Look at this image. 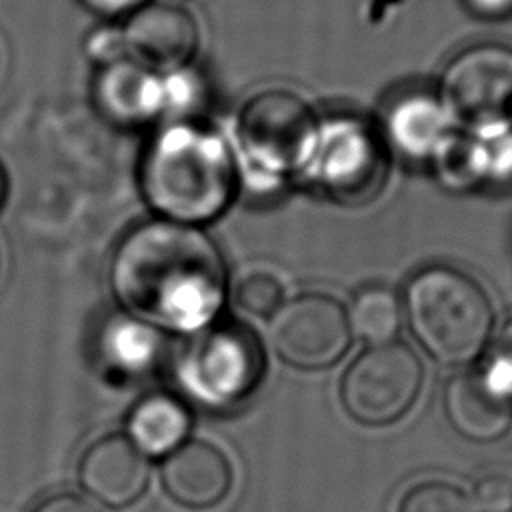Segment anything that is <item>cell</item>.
<instances>
[{
	"instance_id": "cell-1",
	"label": "cell",
	"mask_w": 512,
	"mask_h": 512,
	"mask_svg": "<svg viewBox=\"0 0 512 512\" xmlns=\"http://www.w3.org/2000/svg\"><path fill=\"white\" fill-rule=\"evenodd\" d=\"M108 282L128 314L156 328L200 332L226 300L228 272L202 228L154 218L120 238Z\"/></svg>"
},
{
	"instance_id": "cell-2",
	"label": "cell",
	"mask_w": 512,
	"mask_h": 512,
	"mask_svg": "<svg viewBox=\"0 0 512 512\" xmlns=\"http://www.w3.org/2000/svg\"><path fill=\"white\" fill-rule=\"evenodd\" d=\"M138 186L150 210L170 222L198 226L220 218L238 188L230 146L196 122H170L142 152Z\"/></svg>"
},
{
	"instance_id": "cell-3",
	"label": "cell",
	"mask_w": 512,
	"mask_h": 512,
	"mask_svg": "<svg viewBox=\"0 0 512 512\" xmlns=\"http://www.w3.org/2000/svg\"><path fill=\"white\" fill-rule=\"evenodd\" d=\"M404 316L424 352L448 366L476 360L494 326L486 290L452 266H428L408 282Z\"/></svg>"
},
{
	"instance_id": "cell-4",
	"label": "cell",
	"mask_w": 512,
	"mask_h": 512,
	"mask_svg": "<svg viewBox=\"0 0 512 512\" xmlns=\"http://www.w3.org/2000/svg\"><path fill=\"white\" fill-rule=\"evenodd\" d=\"M320 122L294 92L272 88L254 94L236 118V142L256 184L270 190L302 174L312 158Z\"/></svg>"
},
{
	"instance_id": "cell-5",
	"label": "cell",
	"mask_w": 512,
	"mask_h": 512,
	"mask_svg": "<svg viewBox=\"0 0 512 512\" xmlns=\"http://www.w3.org/2000/svg\"><path fill=\"white\" fill-rule=\"evenodd\" d=\"M302 174L330 200L358 208L382 194L388 180V154L370 124L338 116L320 122L312 158Z\"/></svg>"
},
{
	"instance_id": "cell-6",
	"label": "cell",
	"mask_w": 512,
	"mask_h": 512,
	"mask_svg": "<svg viewBox=\"0 0 512 512\" xmlns=\"http://www.w3.org/2000/svg\"><path fill=\"white\" fill-rule=\"evenodd\" d=\"M424 384V366L404 342L364 348L342 372L338 396L358 424L380 428L404 418Z\"/></svg>"
},
{
	"instance_id": "cell-7",
	"label": "cell",
	"mask_w": 512,
	"mask_h": 512,
	"mask_svg": "<svg viewBox=\"0 0 512 512\" xmlns=\"http://www.w3.org/2000/svg\"><path fill=\"white\" fill-rule=\"evenodd\" d=\"M180 372L192 392L208 402L240 400L262 378V344L240 322H212L188 346Z\"/></svg>"
},
{
	"instance_id": "cell-8",
	"label": "cell",
	"mask_w": 512,
	"mask_h": 512,
	"mask_svg": "<svg viewBox=\"0 0 512 512\" xmlns=\"http://www.w3.org/2000/svg\"><path fill=\"white\" fill-rule=\"evenodd\" d=\"M274 354L288 366L314 372L338 364L352 344L346 308L322 292L286 300L268 324Z\"/></svg>"
},
{
	"instance_id": "cell-9",
	"label": "cell",
	"mask_w": 512,
	"mask_h": 512,
	"mask_svg": "<svg viewBox=\"0 0 512 512\" xmlns=\"http://www.w3.org/2000/svg\"><path fill=\"white\" fill-rule=\"evenodd\" d=\"M442 104L466 126L506 120L512 114V48L476 44L454 56L440 80Z\"/></svg>"
},
{
	"instance_id": "cell-10",
	"label": "cell",
	"mask_w": 512,
	"mask_h": 512,
	"mask_svg": "<svg viewBox=\"0 0 512 512\" xmlns=\"http://www.w3.org/2000/svg\"><path fill=\"white\" fill-rule=\"evenodd\" d=\"M128 58L156 74H168L190 64L200 32L194 16L174 2H146L122 26Z\"/></svg>"
},
{
	"instance_id": "cell-11",
	"label": "cell",
	"mask_w": 512,
	"mask_h": 512,
	"mask_svg": "<svg viewBox=\"0 0 512 512\" xmlns=\"http://www.w3.org/2000/svg\"><path fill=\"white\" fill-rule=\"evenodd\" d=\"M442 408L452 430L464 440L490 444L512 430V392L488 370H462L448 378Z\"/></svg>"
},
{
	"instance_id": "cell-12",
	"label": "cell",
	"mask_w": 512,
	"mask_h": 512,
	"mask_svg": "<svg viewBox=\"0 0 512 512\" xmlns=\"http://www.w3.org/2000/svg\"><path fill=\"white\" fill-rule=\"evenodd\" d=\"M148 478V458L126 434H106L94 440L78 460V484L110 508L134 504L144 494Z\"/></svg>"
},
{
	"instance_id": "cell-13",
	"label": "cell",
	"mask_w": 512,
	"mask_h": 512,
	"mask_svg": "<svg viewBox=\"0 0 512 512\" xmlns=\"http://www.w3.org/2000/svg\"><path fill=\"white\" fill-rule=\"evenodd\" d=\"M160 484L176 504L190 510H206L228 496L232 488V466L214 444L186 440L164 456Z\"/></svg>"
},
{
	"instance_id": "cell-14",
	"label": "cell",
	"mask_w": 512,
	"mask_h": 512,
	"mask_svg": "<svg viewBox=\"0 0 512 512\" xmlns=\"http://www.w3.org/2000/svg\"><path fill=\"white\" fill-rule=\"evenodd\" d=\"M92 100L98 112L120 128L146 126L164 114L162 74L122 58L98 68Z\"/></svg>"
},
{
	"instance_id": "cell-15",
	"label": "cell",
	"mask_w": 512,
	"mask_h": 512,
	"mask_svg": "<svg viewBox=\"0 0 512 512\" xmlns=\"http://www.w3.org/2000/svg\"><path fill=\"white\" fill-rule=\"evenodd\" d=\"M456 130V120L440 98L404 96L386 116V136L398 152L416 160H430L434 150Z\"/></svg>"
},
{
	"instance_id": "cell-16",
	"label": "cell",
	"mask_w": 512,
	"mask_h": 512,
	"mask_svg": "<svg viewBox=\"0 0 512 512\" xmlns=\"http://www.w3.org/2000/svg\"><path fill=\"white\" fill-rule=\"evenodd\" d=\"M190 414L186 406L170 394H150L142 398L128 416V438L144 456H168L186 442Z\"/></svg>"
},
{
	"instance_id": "cell-17",
	"label": "cell",
	"mask_w": 512,
	"mask_h": 512,
	"mask_svg": "<svg viewBox=\"0 0 512 512\" xmlns=\"http://www.w3.org/2000/svg\"><path fill=\"white\" fill-rule=\"evenodd\" d=\"M100 350L106 362L120 372L140 374L160 360L164 336L146 320L128 312L116 314L102 328Z\"/></svg>"
},
{
	"instance_id": "cell-18",
	"label": "cell",
	"mask_w": 512,
	"mask_h": 512,
	"mask_svg": "<svg viewBox=\"0 0 512 512\" xmlns=\"http://www.w3.org/2000/svg\"><path fill=\"white\" fill-rule=\"evenodd\" d=\"M352 338L368 346L394 342L404 320V304L386 286L360 288L346 310Z\"/></svg>"
},
{
	"instance_id": "cell-19",
	"label": "cell",
	"mask_w": 512,
	"mask_h": 512,
	"mask_svg": "<svg viewBox=\"0 0 512 512\" xmlns=\"http://www.w3.org/2000/svg\"><path fill=\"white\" fill-rule=\"evenodd\" d=\"M428 162L436 180L450 192H470L486 184L478 150L468 130H454Z\"/></svg>"
},
{
	"instance_id": "cell-20",
	"label": "cell",
	"mask_w": 512,
	"mask_h": 512,
	"mask_svg": "<svg viewBox=\"0 0 512 512\" xmlns=\"http://www.w3.org/2000/svg\"><path fill=\"white\" fill-rule=\"evenodd\" d=\"M474 138L486 184L512 178V122L492 120L466 128Z\"/></svg>"
},
{
	"instance_id": "cell-21",
	"label": "cell",
	"mask_w": 512,
	"mask_h": 512,
	"mask_svg": "<svg viewBox=\"0 0 512 512\" xmlns=\"http://www.w3.org/2000/svg\"><path fill=\"white\" fill-rule=\"evenodd\" d=\"M164 88V114L172 122H196L194 116L208 104L210 92L204 76L190 64L174 72L162 74Z\"/></svg>"
},
{
	"instance_id": "cell-22",
	"label": "cell",
	"mask_w": 512,
	"mask_h": 512,
	"mask_svg": "<svg viewBox=\"0 0 512 512\" xmlns=\"http://www.w3.org/2000/svg\"><path fill=\"white\" fill-rule=\"evenodd\" d=\"M398 512H474L470 496L452 482L424 480L400 498Z\"/></svg>"
},
{
	"instance_id": "cell-23",
	"label": "cell",
	"mask_w": 512,
	"mask_h": 512,
	"mask_svg": "<svg viewBox=\"0 0 512 512\" xmlns=\"http://www.w3.org/2000/svg\"><path fill=\"white\" fill-rule=\"evenodd\" d=\"M236 306L258 318H272L286 302V290L272 272L256 270L242 276L234 288Z\"/></svg>"
},
{
	"instance_id": "cell-24",
	"label": "cell",
	"mask_w": 512,
	"mask_h": 512,
	"mask_svg": "<svg viewBox=\"0 0 512 512\" xmlns=\"http://www.w3.org/2000/svg\"><path fill=\"white\" fill-rule=\"evenodd\" d=\"M82 50H84L86 58L90 62H94L98 68H104L122 58H128L124 30H122V26L112 24V22H102V24L94 26L84 36Z\"/></svg>"
},
{
	"instance_id": "cell-25",
	"label": "cell",
	"mask_w": 512,
	"mask_h": 512,
	"mask_svg": "<svg viewBox=\"0 0 512 512\" xmlns=\"http://www.w3.org/2000/svg\"><path fill=\"white\" fill-rule=\"evenodd\" d=\"M474 512H512V478L506 474L482 476L470 494Z\"/></svg>"
},
{
	"instance_id": "cell-26",
	"label": "cell",
	"mask_w": 512,
	"mask_h": 512,
	"mask_svg": "<svg viewBox=\"0 0 512 512\" xmlns=\"http://www.w3.org/2000/svg\"><path fill=\"white\" fill-rule=\"evenodd\" d=\"M488 374L502 386L512 388V318L502 326L492 344Z\"/></svg>"
},
{
	"instance_id": "cell-27",
	"label": "cell",
	"mask_w": 512,
	"mask_h": 512,
	"mask_svg": "<svg viewBox=\"0 0 512 512\" xmlns=\"http://www.w3.org/2000/svg\"><path fill=\"white\" fill-rule=\"evenodd\" d=\"M34 512H100L90 500L78 496V494H70V492H62V494H54L46 500H42Z\"/></svg>"
},
{
	"instance_id": "cell-28",
	"label": "cell",
	"mask_w": 512,
	"mask_h": 512,
	"mask_svg": "<svg viewBox=\"0 0 512 512\" xmlns=\"http://www.w3.org/2000/svg\"><path fill=\"white\" fill-rule=\"evenodd\" d=\"M88 10L104 16V18H118V16H130L140 6L146 4V0H80Z\"/></svg>"
},
{
	"instance_id": "cell-29",
	"label": "cell",
	"mask_w": 512,
	"mask_h": 512,
	"mask_svg": "<svg viewBox=\"0 0 512 512\" xmlns=\"http://www.w3.org/2000/svg\"><path fill=\"white\" fill-rule=\"evenodd\" d=\"M466 6L482 18H504L512 12V0H464Z\"/></svg>"
},
{
	"instance_id": "cell-30",
	"label": "cell",
	"mask_w": 512,
	"mask_h": 512,
	"mask_svg": "<svg viewBox=\"0 0 512 512\" xmlns=\"http://www.w3.org/2000/svg\"><path fill=\"white\" fill-rule=\"evenodd\" d=\"M6 192H8V180H6V172H4V168L0 164V208H2V204L6 200Z\"/></svg>"
}]
</instances>
